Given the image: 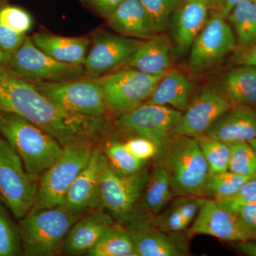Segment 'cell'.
<instances>
[{
	"mask_svg": "<svg viewBox=\"0 0 256 256\" xmlns=\"http://www.w3.org/2000/svg\"><path fill=\"white\" fill-rule=\"evenodd\" d=\"M0 22L23 35H26L32 26V18L28 12L10 4L8 0H0Z\"/></svg>",
	"mask_w": 256,
	"mask_h": 256,
	"instance_id": "35",
	"label": "cell"
},
{
	"mask_svg": "<svg viewBox=\"0 0 256 256\" xmlns=\"http://www.w3.org/2000/svg\"><path fill=\"white\" fill-rule=\"evenodd\" d=\"M224 208L238 216L242 223L256 234V204L224 200L217 201Z\"/></svg>",
	"mask_w": 256,
	"mask_h": 256,
	"instance_id": "37",
	"label": "cell"
},
{
	"mask_svg": "<svg viewBox=\"0 0 256 256\" xmlns=\"http://www.w3.org/2000/svg\"><path fill=\"white\" fill-rule=\"evenodd\" d=\"M195 1L204 3L212 11L218 12L220 13L222 12L224 8V0H195Z\"/></svg>",
	"mask_w": 256,
	"mask_h": 256,
	"instance_id": "45",
	"label": "cell"
},
{
	"mask_svg": "<svg viewBox=\"0 0 256 256\" xmlns=\"http://www.w3.org/2000/svg\"><path fill=\"white\" fill-rule=\"evenodd\" d=\"M105 156L114 169L124 174H132L142 170L148 162L134 158L128 150L124 142L111 141L107 143Z\"/></svg>",
	"mask_w": 256,
	"mask_h": 256,
	"instance_id": "31",
	"label": "cell"
},
{
	"mask_svg": "<svg viewBox=\"0 0 256 256\" xmlns=\"http://www.w3.org/2000/svg\"><path fill=\"white\" fill-rule=\"evenodd\" d=\"M254 178L236 174L228 170L216 174L210 173L203 197L216 201L230 198L236 194L248 181Z\"/></svg>",
	"mask_w": 256,
	"mask_h": 256,
	"instance_id": "29",
	"label": "cell"
},
{
	"mask_svg": "<svg viewBox=\"0 0 256 256\" xmlns=\"http://www.w3.org/2000/svg\"><path fill=\"white\" fill-rule=\"evenodd\" d=\"M0 131L30 174L43 173L64 151L54 138L12 112L0 110Z\"/></svg>",
	"mask_w": 256,
	"mask_h": 256,
	"instance_id": "3",
	"label": "cell"
},
{
	"mask_svg": "<svg viewBox=\"0 0 256 256\" xmlns=\"http://www.w3.org/2000/svg\"><path fill=\"white\" fill-rule=\"evenodd\" d=\"M226 18L233 24L238 48L256 44V9L252 0H242Z\"/></svg>",
	"mask_w": 256,
	"mask_h": 256,
	"instance_id": "28",
	"label": "cell"
},
{
	"mask_svg": "<svg viewBox=\"0 0 256 256\" xmlns=\"http://www.w3.org/2000/svg\"><path fill=\"white\" fill-rule=\"evenodd\" d=\"M142 42L140 38L116 36L105 32L96 34L84 64L86 75L99 78L114 72L126 64Z\"/></svg>",
	"mask_w": 256,
	"mask_h": 256,
	"instance_id": "14",
	"label": "cell"
},
{
	"mask_svg": "<svg viewBox=\"0 0 256 256\" xmlns=\"http://www.w3.org/2000/svg\"><path fill=\"white\" fill-rule=\"evenodd\" d=\"M152 223L159 230L169 235H178L188 226L182 215L172 205L153 218Z\"/></svg>",
	"mask_w": 256,
	"mask_h": 256,
	"instance_id": "36",
	"label": "cell"
},
{
	"mask_svg": "<svg viewBox=\"0 0 256 256\" xmlns=\"http://www.w3.org/2000/svg\"><path fill=\"white\" fill-rule=\"evenodd\" d=\"M2 134L1 131H0V139L2 138Z\"/></svg>",
	"mask_w": 256,
	"mask_h": 256,
	"instance_id": "50",
	"label": "cell"
},
{
	"mask_svg": "<svg viewBox=\"0 0 256 256\" xmlns=\"http://www.w3.org/2000/svg\"><path fill=\"white\" fill-rule=\"evenodd\" d=\"M105 154L98 149L92 151L86 166L79 173L69 188L64 204L84 216L101 204L100 172Z\"/></svg>",
	"mask_w": 256,
	"mask_h": 256,
	"instance_id": "17",
	"label": "cell"
},
{
	"mask_svg": "<svg viewBox=\"0 0 256 256\" xmlns=\"http://www.w3.org/2000/svg\"><path fill=\"white\" fill-rule=\"evenodd\" d=\"M18 78L30 82H67L85 76L82 64L65 63L44 53L26 36L6 66Z\"/></svg>",
	"mask_w": 256,
	"mask_h": 256,
	"instance_id": "8",
	"label": "cell"
},
{
	"mask_svg": "<svg viewBox=\"0 0 256 256\" xmlns=\"http://www.w3.org/2000/svg\"><path fill=\"white\" fill-rule=\"evenodd\" d=\"M228 171L244 176L256 178V154L248 142L230 143Z\"/></svg>",
	"mask_w": 256,
	"mask_h": 256,
	"instance_id": "32",
	"label": "cell"
},
{
	"mask_svg": "<svg viewBox=\"0 0 256 256\" xmlns=\"http://www.w3.org/2000/svg\"><path fill=\"white\" fill-rule=\"evenodd\" d=\"M149 174L146 166L132 174L120 173L105 156L100 172L101 204L120 222H127L142 196Z\"/></svg>",
	"mask_w": 256,
	"mask_h": 256,
	"instance_id": "10",
	"label": "cell"
},
{
	"mask_svg": "<svg viewBox=\"0 0 256 256\" xmlns=\"http://www.w3.org/2000/svg\"><path fill=\"white\" fill-rule=\"evenodd\" d=\"M171 43L164 32L146 40L126 62L128 67L150 75H161L172 65Z\"/></svg>",
	"mask_w": 256,
	"mask_h": 256,
	"instance_id": "22",
	"label": "cell"
},
{
	"mask_svg": "<svg viewBox=\"0 0 256 256\" xmlns=\"http://www.w3.org/2000/svg\"><path fill=\"white\" fill-rule=\"evenodd\" d=\"M38 175L28 173L21 158L5 139H0V200L20 220L34 203Z\"/></svg>",
	"mask_w": 256,
	"mask_h": 256,
	"instance_id": "6",
	"label": "cell"
},
{
	"mask_svg": "<svg viewBox=\"0 0 256 256\" xmlns=\"http://www.w3.org/2000/svg\"><path fill=\"white\" fill-rule=\"evenodd\" d=\"M164 74L150 75L128 67L114 70L98 80L107 108L119 117L146 104Z\"/></svg>",
	"mask_w": 256,
	"mask_h": 256,
	"instance_id": "7",
	"label": "cell"
},
{
	"mask_svg": "<svg viewBox=\"0 0 256 256\" xmlns=\"http://www.w3.org/2000/svg\"><path fill=\"white\" fill-rule=\"evenodd\" d=\"M138 256H182L186 252L185 242L180 235H169L159 230L152 222L133 214L124 222Z\"/></svg>",
	"mask_w": 256,
	"mask_h": 256,
	"instance_id": "16",
	"label": "cell"
},
{
	"mask_svg": "<svg viewBox=\"0 0 256 256\" xmlns=\"http://www.w3.org/2000/svg\"><path fill=\"white\" fill-rule=\"evenodd\" d=\"M26 35L21 34L0 22V50L12 55L23 43Z\"/></svg>",
	"mask_w": 256,
	"mask_h": 256,
	"instance_id": "40",
	"label": "cell"
},
{
	"mask_svg": "<svg viewBox=\"0 0 256 256\" xmlns=\"http://www.w3.org/2000/svg\"><path fill=\"white\" fill-rule=\"evenodd\" d=\"M249 144H250V146H252V149H254V152H255L256 154V138H254V139L248 142Z\"/></svg>",
	"mask_w": 256,
	"mask_h": 256,
	"instance_id": "48",
	"label": "cell"
},
{
	"mask_svg": "<svg viewBox=\"0 0 256 256\" xmlns=\"http://www.w3.org/2000/svg\"><path fill=\"white\" fill-rule=\"evenodd\" d=\"M232 108L220 88L206 86L182 112L174 136L195 138L205 134L216 120Z\"/></svg>",
	"mask_w": 256,
	"mask_h": 256,
	"instance_id": "13",
	"label": "cell"
},
{
	"mask_svg": "<svg viewBox=\"0 0 256 256\" xmlns=\"http://www.w3.org/2000/svg\"><path fill=\"white\" fill-rule=\"evenodd\" d=\"M0 202H1V200H0Z\"/></svg>",
	"mask_w": 256,
	"mask_h": 256,
	"instance_id": "51",
	"label": "cell"
},
{
	"mask_svg": "<svg viewBox=\"0 0 256 256\" xmlns=\"http://www.w3.org/2000/svg\"><path fill=\"white\" fill-rule=\"evenodd\" d=\"M110 215L94 210L79 218L69 230L62 247L70 255L88 254L106 230L114 225Z\"/></svg>",
	"mask_w": 256,
	"mask_h": 256,
	"instance_id": "19",
	"label": "cell"
},
{
	"mask_svg": "<svg viewBox=\"0 0 256 256\" xmlns=\"http://www.w3.org/2000/svg\"><path fill=\"white\" fill-rule=\"evenodd\" d=\"M182 114L170 106L146 102L118 117L116 124L154 141L160 151L174 136Z\"/></svg>",
	"mask_w": 256,
	"mask_h": 256,
	"instance_id": "12",
	"label": "cell"
},
{
	"mask_svg": "<svg viewBox=\"0 0 256 256\" xmlns=\"http://www.w3.org/2000/svg\"><path fill=\"white\" fill-rule=\"evenodd\" d=\"M32 84L52 102L72 114L104 117L108 110L98 78L85 76L67 82Z\"/></svg>",
	"mask_w": 256,
	"mask_h": 256,
	"instance_id": "9",
	"label": "cell"
},
{
	"mask_svg": "<svg viewBox=\"0 0 256 256\" xmlns=\"http://www.w3.org/2000/svg\"><path fill=\"white\" fill-rule=\"evenodd\" d=\"M226 200L256 204V178L248 181L236 194Z\"/></svg>",
	"mask_w": 256,
	"mask_h": 256,
	"instance_id": "42",
	"label": "cell"
},
{
	"mask_svg": "<svg viewBox=\"0 0 256 256\" xmlns=\"http://www.w3.org/2000/svg\"><path fill=\"white\" fill-rule=\"evenodd\" d=\"M31 38L37 48L55 60L82 65L92 42L88 37H64L45 31L37 32Z\"/></svg>",
	"mask_w": 256,
	"mask_h": 256,
	"instance_id": "23",
	"label": "cell"
},
{
	"mask_svg": "<svg viewBox=\"0 0 256 256\" xmlns=\"http://www.w3.org/2000/svg\"><path fill=\"white\" fill-rule=\"evenodd\" d=\"M21 250L18 226L0 203V256L18 255Z\"/></svg>",
	"mask_w": 256,
	"mask_h": 256,
	"instance_id": "34",
	"label": "cell"
},
{
	"mask_svg": "<svg viewBox=\"0 0 256 256\" xmlns=\"http://www.w3.org/2000/svg\"><path fill=\"white\" fill-rule=\"evenodd\" d=\"M225 18L218 12L212 11L204 28L192 44L188 66L194 73L210 72L236 50V38Z\"/></svg>",
	"mask_w": 256,
	"mask_h": 256,
	"instance_id": "11",
	"label": "cell"
},
{
	"mask_svg": "<svg viewBox=\"0 0 256 256\" xmlns=\"http://www.w3.org/2000/svg\"><path fill=\"white\" fill-rule=\"evenodd\" d=\"M206 198L198 196H178L171 205L180 212L188 225L194 222Z\"/></svg>",
	"mask_w": 256,
	"mask_h": 256,
	"instance_id": "39",
	"label": "cell"
},
{
	"mask_svg": "<svg viewBox=\"0 0 256 256\" xmlns=\"http://www.w3.org/2000/svg\"><path fill=\"white\" fill-rule=\"evenodd\" d=\"M233 246L244 255L256 256V238L233 242Z\"/></svg>",
	"mask_w": 256,
	"mask_h": 256,
	"instance_id": "44",
	"label": "cell"
},
{
	"mask_svg": "<svg viewBox=\"0 0 256 256\" xmlns=\"http://www.w3.org/2000/svg\"><path fill=\"white\" fill-rule=\"evenodd\" d=\"M101 14L108 18L124 0H84Z\"/></svg>",
	"mask_w": 256,
	"mask_h": 256,
	"instance_id": "43",
	"label": "cell"
},
{
	"mask_svg": "<svg viewBox=\"0 0 256 256\" xmlns=\"http://www.w3.org/2000/svg\"><path fill=\"white\" fill-rule=\"evenodd\" d=\"M111 28L122 36L148 40L156 34L149 13L139 0H124L108 18Z\"/></svg>",
	"mask_w": 256,
	"mask_h": 256,
	"instance_id": "21",
	"label": "cell"
},
{
	"mask_svg": "<svg viewBox=\"0 0 256 256\" xmlns=\"http://www.w3.org/2000/svg\"><path fill=\"white\" fill-rule=\"evenodd\" d=\"M242 0H224V8L220 13L223 18H226L230 12L233 10L236 5L238 4Z\"/></svg>",
	"mask_w": 256,
	"mask_h": 256,
	"instance_id": "46",
	"label": "cell"
},
{
	"mask_svg": "<svg viewBox=\"0 0 256 256\" xmlns=\"http://www.w3.org/2000/svg\"><path fill=\"white\" fill-rule=\"evenodd\" d=\"M150 16L156 33L169 28L170 18L183 0H139Z\"/></svg>",
	"mask_w": 256,
	"mask_h": 256,
	"instance_id": "33",
	"label": "cell"
},
{
	"mask_svg": "<svg viewBox=\"0 0 256 256\" xmlns=\"http://www.w3.org/2000/svg\"></svg>",
	"mask_w": 256,
	"mask_h": 256,
	"instance_id": "52",
	"label": "cell"
},
{
	"mask_svg": "<svg viewBox=\"0 0 256 256\" xmlns=\"http://www.w3.org/2000/svg\"><path fill=\"white\" fill-rule=\"evenodd\" d=\"M0 110L22 116L54 138L62 146L88 143L102 134L104 117L72 114L57 106L34 84L0 67Z\"/></svg>",
	"mask_w": 256,
	"mask_h": 256,
	"instance_id": "1",
	"label": "cell"
},
{
	"mask_svg": "<svg viewBox=\"0 0 256 256\" xmlns=\"http://www.w3.org/2000/svg\"><path fill=\"white\" fill-rule=\"evenodd\" d=\"M156 156L174 196H203L210 172L195 138L173 136Z\"/></svg>",
	"mask_w": 256,
	"mask_h": 256,
	"instance_id": "2",
	"label": "cell"
},
{
	"mask_svg": "<svg viewBox=\"0 0 256 256\" xmlns=\"http://www.w3.org/2000/svg\"><path fill=\"white\" fill-rule=\"evenodd\" d=\"M232 62L236 66L248 65L256 67V44L237 48L234 52Z\"/></svg>",
	"mask_w": 256,
	"mask_h": 256,
	"instance_id": "41",
	"label": "cell"
},
{
	"mask_svg": "<svg viewBox=\"0 0 256 256\" xmlns=\"http://www.w3.org/2000/svg\"><path fill=\"white\" fill-rule=\"evenodd\" d=\"M208 10L206 4L195 0H183L174 10L169 28L176 54L184 55L190 50L195 38L206 24Z\"/></svg>",
	"mask_w": 256,
	"mask_h": 256,
	"instance_id": "18",
	"label": "cell"
},
{
	"mask_svg": "<svg viewBox=\"0 0 256 256\" xmlns=\"http://www.w3.org/2000/svg\"><path fill=\"white\" fill-rule=\"evenodd\" d=\"M124 144L134 158L142 161L148 162L158 156L159 152L158 144L149 138L142 136L130 138Z\"/></svg>",
	"mask_w": 256,
	"mask_h": 256,
	"instance_id": "38",
	"label": "cell"
},
{
	"mask_svg": "<svg viewBox=\"0 0 256 256\" xmlns=\"http://www.w3.org/2000/svg\"><path fill=\"white\" fill-rule=\"evenodd\" d=\"M205 134L227 144L249 142L256 138V108L232 107L216 120Z\"/></svg>",
	"mask_w": 256,
	"mask_h": 256,
	"instance_id": "20",
	"label": "cell"
},
{
	"mask_svg": "<svg viewBox=\"0 0 256 256\" xmlns=\"http://www.w3.org/2000/svg\"><path fill=\"white\" fill-rule=\"evenodd\" d=\"M195 139L206 159L210 173L216 174L228 171L230 159L228 144L208 137L205 134Z\"/></svg>",
	"mask_w": 256,
	"mask_h": 256,
	"instance_id": "30",
	"label": "cell"
},
{
	"mask_svg": "<svg viewBox=\"0 0 256 256\" xmlns=\"http://www.w3.org/2000/svg\"><path fill=\"white\" fill-rule=\"evenodd\" d=\"M188 234L190 236H210L232 242L256 238V234L238 216L212 198H206L188 229Z\"/></svg>",
	"mask_w": 256,
	"mask_h": 256,
	"instance_id": "15",
	"label": "cell"
},
{
	"mask_svg": "<svg viewBox=\"0 0 256 256\" xmlns=\"http://www.w3.org/2000/svg\"><path fill=\"white\" fill-rule=\"evenodd\" d=\"M12 56L0 50V67H6L10 63Z\"/></svg>",
	"mask_w": 256,
	"mask_h": 256,
	"instance_id": "47",
	"label": "cell"
},
{
	"mask_svg": "<svg viewBox=\"0 0 256 256\" xmlns=\"http://www.w3.org/2000/svg\"><path fill=\"white\" fill-rule=\"evenodd\" d=\"M92 256H138L127 229L118 225L110 226L95 246L88 252Z\"/></svg>",
	"mask_w": 256,
	"mask_h": 256,
	"instance_id": "27",
	"label": "cell"
},
{
	"mask_svg": "<svg viewBox=\"0 0 256 256\" xmlns=\"http://www.w3.org/2000/svg\"><path fill=\"white\" fill-rule=\"evenodd\" d=\"M65 204L30 210L18 226L21 246L28 256H52L58 252L69 230L82 218Z\"/></svg>",
	"mask_w": 256,
	"mask_h": 256,
	"instance_id": "4",
	"label": "cell"
},
{
	"mask_svg": "<svg viewBox=\"0 0 256 256\" xmlns=\"http://www.w3.org/2000/svg\"><path fill=\"white\" fill-rule=\"evenodd\" d=\"M192 82L176 69H170L162 76L146 104L168 106L184 112L190 102Z\"/></svg>",
	"mask_w": 256,
	"mask_h": 256,
	"instance_id": "25",
	"label": "cell"
},
{
	"mask_svg": "<svg viewBox=\"0 0 256 256\" xmlns=\"http://www.w3.org/2000/svg\"><path fill=\"white\" fill-rule=\"evenodd\" d=\"M92 151L87 143L64 146L60 158L44 172L38 181L36 198L31 210L64 204L69 188L86 166Z\"/></svg>",
	"mask_w": 256,
	"mask_h": 256,
	"instance_id": "5",
	"label": "cell"
},
{
	"mask_svg": "<svg viewBox=\"0 0 256 256\" xmlns=\"http://www.w3.org/2000/svg\"><path fill=\"white\" fill-rule=\"evenodd\" d=\"M142 196L143 208L152 214H159L174 196L168 172L156 162L149 174Z\"/></svg>",
	"mask_w": 256,
	"mask_h": 256,
	"instance_id": "26",
	"label": "cell"
},
{
	"mask_svg": "<svg viewBox=\"0 0 256 256\" xmlns=\"http://www.w3.org/2000/svg\"><path fill=\"white\" fill-rule=\"evenodd\" d=\"M220 90L232 107L256 108V67L239 65L222 78Z\"/></svg>",
	"mask_w": 256,
	"mask_h": 256,
	"instance_id": "24",
	"label": "cell"
},
{
	"mask_svg": "<svg viewBox=\"0 0 256 256\" xmlns=\"http://www.w3.org/2000/svg\"><path fill=\"white\" fill-rule=\"evenodd\" d=\"M252 2H254V6H255L256 9V0H252Z\"/></svg>",
	"mask_w": 256,
	"mask_h": 256,
	"instance_id": "49",
	"label": "cell"
}]
</instances>
